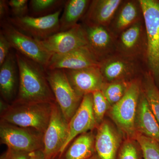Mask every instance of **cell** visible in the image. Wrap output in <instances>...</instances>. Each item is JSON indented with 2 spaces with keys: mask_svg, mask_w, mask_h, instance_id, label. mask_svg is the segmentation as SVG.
I'll list each match as a JSON object with an SVG mask.
<instances>
[{
  "mask_svg": "<svg viewBox=\"0 0 159 159\" xmlns=\"http://www.w3.org/2000/svg\"><path fill=\"white\" fill-rule=\"evenodd\" d=\"M16 56L19 72V84L17 97L14 102H56L47 79L46 69L16 51Z\"/></svg>",
  "mask_w": 159,
  "mask_h": 159,
  "instance_id": "6da1fadb",
  "label": "cell"
},
{
  "mask_svg": "<svg viewBox=\"0 0 159 159\" xmlns=\"http://www.w3.org/2000/svg\"><path fill=\"white\" fill-rule=\"evenodd\" d=\"M54 102H13L4 110L2 121L44 134L50 122Z\"/></svg>",
  "mask_w": 159,
  "mask_h": 159,
  "instance_id": "7a4b0ae2",
  "label": "cell"
},
{
  "mask_svg": "<svg viewBox=\"0 0 159 159\" xmlns=\"http://www.w3.org/2000/svg\"><path fill=\"white\" fill-rule=\"evenodd\" d=\"M146 35V59L151 74L159 81V2L139 1Z\"/></svg>",
  "mask_w": 159,
  "mask_h": 159,
  "instance_id": "3957f363",
  "label": "cell"
},
{
  "mask_svg": "<svg viewBox=\"0 0 159 159\" xmlns=\"http://www.w3.org/2000/svg\"><path fill=\"white\" fill-rule=\"evenodd\" d=\"M140 87L137 81L130 82L128 89L119 102L112 107L111 116L123 133L130 138L135 137V122L140 98Z\"/></svg>",
  "mask_w": 159,
  "mask_h": 159,
  "instance_id": "277c9868",
  "label": "cell"
},
{
  "mask_svg": "<svg viewBox=\"0 0 159 159\" xmlns=\"http://www.w3.org/2000/svg\"><path fill=\"white\" fill-rule=\"evenodd\" d=\"M1 31L9 41L12 48L47 70L53 54L47 51L38 40L23 33L8 20L1 22Z\"/></svg>",
  "mask_w": 159,
  "mask_h": 159,
  "instance_id": "5b68a950",
  "label": "cell"
},
{
  "mask_svg": "<svg viewBox=\"0 0 159 159\" xmlns=\"http://www.w3.org/2000/svg\"><path fill=\"white\" fill-rule=\"evenodd\" d=\"M47 75L56 102L69 122L79 107L83 97L72 87L63 70H47Z\"/></svg>",
  "mask_w": 159,
  "mask_h": 159,
  "instance_id": "8992f818",
  "label": "cell"
},
{
  "mask_svg": "<svg viewBox=\"0 0 159 159\" xmlns=\"http://www.w3.org/2000/svg\"><path fill=\"white\" fill-rule=\"evenodd\" d=\"M43 134L1 121L0 138L12 150L32 152L43 149Z\"/></svg>",
  "mask_w": 159,
  "mask_h": 159,
  "instance_id": "52a82bcc",
  "label": "cell"
},
{
  "mask_svg": "<svg viewBox=\"0 0 159 159\" xmlns=\"http://www.w3.org/2000/svg\"><path fill=\"white\" fill-rule=\"evenodd\" d=\"M69 122L56 102L53 103L50 122L43 134L45 159H52L60 152L68 138Z\"/></svg>",
  "mask_w": 159,
  "mask_h": 159,
  "instance_id": "ba28073f",
  "label": "cell"
},
{
  "mask_svg": "<svg viewBox=\"0 0 159 159\" xmlns=\"http://www.w3.org/2000/svg\"><path fill=\"white\" fill-rule=\"evenodd\" d=\"M63 9L42 17L28 15L22 17H11L7 20L23 33L41 40L59 32L60 18Z\"/></svg>",
  "mask_w": 159,
  "mask_h": 159,
  "instance_id": "9c48e42d",
  "label": "cell"
},
{
  "mask_svg": "<svg viewBox=\"0 0 159 159\" xmlns=\"http://www.w3.org/2000/svg\"><path fill=\"white\" fill-rule=\"evenodd\" d=\"M38 40L52 54H65L88 47L85 29L83 25L79 24L67 31H59L46 39Z\"/></svg>",
  "mask_w": 159,
  "mask_h": 159,
  "instance_id": "30bf717a",
  "label": "cell"
},
{
  "mask_svg": "<svg viewBox=\"0 0 159 159\" xmlns=\"http://www.w3.org/2000/svg\"><path fill=\"white\" fill-rule=\"evenodd\" d=\"M97 122L93 110V94L84 95L76 112L69 122L68 138L61 150L64 152L67 147L78 135L85 133L93 129Z\"/></svg>",
  "mask_w": 159,
  "mask_h": 159,
  "instance_id": "8fae6325",
  "label": "cell"
},
{
  "mask_svg": "<svg viewBox=\"0 0 159 159\" xmlns=\"http://www.w3.org/2000/svg\"><path fill=\"white\" fill-rule=\"evenodd\" d=\"M99 62L88 47H83L65 54H53L46 70H80L99 66Z\"/></svg>",
  "mask_w": 159,
  "mask_h": 159,
  "instance_id": "7c38bea8",
  "label": "cell"
},
{
  "mask_svg": "<svg viewBox=\"0 0 159 159\" xmlns=\"http://www.w3.org/2000/svg\"><path fill=\"white\" fill-rule=\"evenodd\" d=\"M63 70L72 87L82 97L101 90L105 83L99 66L78 70Z\"/></svg>",
  "mask_w": 159,
  "mask_h": 159,
  "instance_id": "4fadbf2b",
  "label": "cell"
},
{
  "mask_svg": "<svg viewBox=\"0 0 159 159\" xmlns=\"http://www.w3.org/2000/svg\"><path fill=\"white\" fill-rule=\"evenodd\" d=\"M133 58L122 54L107 57L100 61L99 67L104 80L110 83L125 80L133 75L137 66Z\"/></svg>",
  "mask_w": 159,
  "mask_h": 159,
  "instance_id": "5bb4252c",
  "label": "cell"
},
{
  "mask_svg": "<svg viewBox=\"0 0 159 159\" xmlns=\"http://www.w3.org/2000/svg\"><path fill=\"white\" fill-rule=\"evenodd\" d=\"M88 47L99 61L108 57L113 49L112 34L106 26L84 25Z\"/></svg>",
  "mask_w": 159,
  "mask_h": 159,
  "instance_id": "9a60e30c",
  "label": "cell"
},
{
  "mask_svg": "<svg viewBox=\"0 0 159 159\" xmlns=\"http://www.w3.org/2000/svg\"><path fill=\"white\" fill-rule=\"evenodd\" d=\"M122 2L120 0L92 1L83 18L84 25L107 27L111 22Z\"/></svg>",
  "mask_w": 159,
  "mask_h": 159,
  "instance_id": "2e32d148",
  "label": "cell"
},
{
  "mask_svg": "<svg viewBox=\"0 0 159 159\" xmlns=\"http://www.w3.org/2000/svg\"><path fill=\"white\" fill-rule=\"evenodd\" d=\"M0 67L1 95L3 99L9 102L15 97L19 84V72L16 53L10 52Z\"/></svg>",
  "mask_w": 159,
  "mask_h": 159,
  "instance_id": "e0dca14e",
  "label": "cell"
},
{
  "mask_svg": "<svg viewBox=\"0 0 159 159\" xmlns=\"http://www.w3.org/2000/svg\"><path fill=\"white\" fill-rule=\"evenodd\" d=\"M119 135L108 122L101 123L95 139V149L99 159H116L119 147Z\"/></svg>",
  "mask_w": 159,
  "mask_h": 159,
  "instance_id": "ac0fdd59",
  "label": "cell"
},
{
  "mask_svg": "<svg viewBox=\"0 0 159 159\" xmlns=\"http://www.w3.org/2000/svg\"><path fill=\"white\" fill-rule=\"evenodd\" d=\"M135 127L137 132L154 139L159 144V125L144 94L139 99Z\"/></svg>",
  "mask_w": 159,
  "mask_h": 159,
  "instance_id": "d6986e66",
  "label": "cell"
},
{
  "mask_svg": "<svg viewBox=\"0 0 159 159\" xmlns=\"http://www.w3.org/2000/svg\"><path fill=\"white\" fill-rule=\"evenodd\" d=\"M143 42V26L139 21L120 33L118 48L122 55L133 58L141 52Z\"/></svg>",
  "mask_w": 159,
  "mask_h": 159,
  "instance_id": "ffe728a7",
  "label": "cell"
},
{
  "mask_svg": "<svg viewBox=\"0 0 159 159\" xmlns=\"http://www.w3.org/2000/svg\"><path fill=\"white\" fill-rule=\"evenodd\" d=\"M91 2L88 0L66 1L60 18V31H67L77 25L78 21L85 15Z\"/></svg>",
  "mask_w": 159,
  "mask_h": 159,
  "instance_id": "44dd1931",
  "label": "cell"
},
{
  "mask_svg": "<svg viewBox=\"0 0 159 159\" xmlns=\"http://www.w3.org/2000/svg\"><path fill=\"white\" fill-rule=\"evenodd\" d=\"M111 23V31L116 34L121 33L139 21L140 12H142L139 1L126 2L119 7Z\"/></svg>",
  "mask_w": 159,
  "mask_h": 159,
  "instance_id": "7402d4cb",
  "label": "cell"
},
{
  "mask_svg": "<svg viewBox=\"0 0 159 159\" xmlns=\"http://www.w3.org/2000/svg\"><path fill=\"white\" fill-rule=\"evenodd\" d=\"M95 139L91 132L81 134L66 152L63 159H89L95 154Z\"/></svg>",
  "mask_w": 159,
  "mask_h": 159,
  "instance_id": "603a6c76",
  "label": "cell"
},
{
  "mask_svg": "<svg viewBox=\"0 0 159 159\" xmlns=\"http://www.w3.org/2000/svg\"><path fill=\"white\" fill-rule=\"evenodd\" d=\"M65 0H31L29 2V16L42 17L63 9Z\"/></svg>",
  "mask_w": 159,
  "mask_h": 159,
  "instance_id": "cb8c5ba5",
  "label": "cell"
},
{
  "mask_svg": "<svg viewBox=\"0 0 159 159\" xmlns=\"http://www.w3.org/2000/svg\"><path fill=\"white\" fill-rule=\"evenodd\" d=\"M130 83L125 80L104 83L101 91L109 104L113 106L124 96Z\"/></svg>",
  "mask_w": 159,
  "mask_h": 159,
  "instance_id": "d4e9b609",
  "label": "cell"
},
{
  "mask_svg": "<svg viewBox=\"0 0 159 159\" xmlns=\"http://www.w3.org/2000/svg\"><path fill=\"white\" fill-rule=\"evenodd\" d=\"M144 94L159 125V90L151 74L145 75Z\"/></svg>",
  "mask_w": 159,
  "mask_h": 159,
  "instance_id": "484cf974",
  "label": "cell"
},
{
  "mask_svg": "<svg viewBox=\"0 0 159 159\" xmlns=\"http://www.w3.org/2000/svg\"><path fill=\"white\" fill-rule=\"evenodd\" d=\"M144 159H159V144L154 139L136 132L135 137Z\"/></svg>",
  "mask_w": 159,
  "mask_h": 159,
  "instance_id": "4316f807",
  "label": "cell"
},
{
  "mask_svg": "<svg viewBox=\"0 0 159 159\" xmlns=\"http://www.w3.org/2000/svg\"><path fill=\"white\" fill-rule=\"evenodd\" d=\"M143 157L140 146L129 139L119 148L116 159H142Z\"/></svg>",
  "mask_w": 159,
  "mask_h": 159,
  "instance_id": "83f0119b",
  "label": "cell"
},
{
  "mask_svg": "<svg viewBox=\"0 0 159 159\" xmlns=\"http://www.w3.org/2000/svg\"><path fill=\"white\" fill-rule=\"evenodd\" d=\"M93 110L97 123L102 122L109 104L101 90L93 93Z\"/></svg>",
  "mask_w": 159,
  "mask_h": 159,
  "instance_id": "f1b7e54d",
  "label": "cell"
},
{
  "mask_svg": "<svg viewBox=\"0 0 159 159\" xmlns=\"http://www.w3.org/2000/svg\"><path fill=\"white\" fill-rule=\"evenodd\" d=\"M29 2L28 0L8 1L12 17H22L29 15Z\"/></svg>",
  "mask_w": 159,
  "mask_h": 159,
  "instance_id": "f546056e",
  "label": "cell"
},
{
  "mask_svg": "<svg viewBox=\"0 0 159 159\" xmlns=\"http://www.w3.org/2000/svg\"><path fill=\"white\" fill-rule=\"evenodd\" d=\"M11 48V43L3 32L0 31V66L6 60Z\"/></svg>",
  "mask_w": 159,
  "mask_h": 159,
  "instance_id": "4dcf8cb0",
  "label": "cell"
},
{
  "mask_svg": "<svg viewBox=\"0 0 159 159\" xmlns=\"http://www.w3.org/2000/svg\"><path fill=\"white\" fill-rule=\"evenodd\" d=\"M10 7L8 4V1L1 0L0 1V20L1 22L7 20L11 17Z\"/></svg>",
  "mask_w": 159,
  "mask_h": 159,
  "instance_id": "1f68e13d",
  "label": "cell"
},
{
  "mask_svg": "<svg viewBox=\"0 0 159 159\" xmlns=\"http://www.w3.org/2000/svg\"><path fill=\"white\" fill-rule=\"evenodd\" d=\"M9 149L10 154L9 159H30L33 152Z\"/></svg>",
  "mask_w": 159,
  "mask_h": 159,
  "instance_id": "d6a6232c",
  "label": "cell"
},
{
  "mask_svg": "<svg viewBox=\"0 0 159 159\" xmlns=\"http://www.w3.org/2000/svg\"><path fill=\"white\" fill-rule=\"evenodd\" d=\"M30 159H45L43 149L32 152Z\"/></svg>",
  "mask_w": 159,
  "mask_h": 159,
  "instance_id": "836d02e7",
  "label": "cell"
},
{
  "mask_svg": "<svg viewBox=\"0 0 159 159\" xmlns=\"http://www.w3.org/2000/svg\"><path fill=\"white\" fill-rule=\"evenodd\" d=\"M10 151L9 148L5 153L3 154L1 157L0 159H9V157H10Z\"/></svg>",
  "mask_w": 159,
  "mask_h": 159,
  "instance_id": "e575fe53",
  "label": "cell"
},
{
  "mask_svg": "<svg viewBox=\"0 0 159 159\" xmlns=\"http://www.w3.org/2000/svg\"><path fill=\"white\" fill-rule=\"evenodd\" d=\"M89 159H99V158L97 154H95L94 156H93V157H91V158H90Z\"/></svg>",
  "mask_w": 159,
  "mask_h": 159,
  "instance_id": "d590c367",
  "label": "cell"
}]
</instances>
